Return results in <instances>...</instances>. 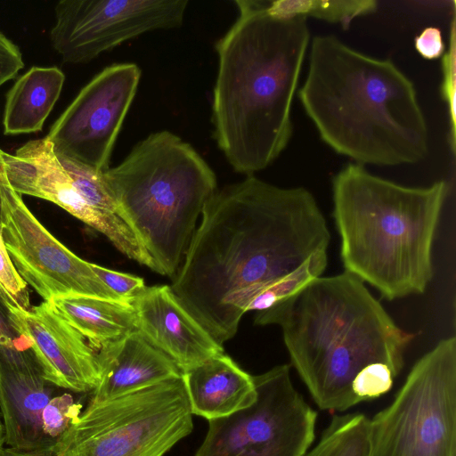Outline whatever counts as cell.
<instances>
[{"mask_svg": "<svg viewBox=\"0 0 456 456\" xmlns=\"http://www.w3.org/2000/svg\"><path fill=\"white\" fill-rule=\"evenodd\" d=\"M330 240L326 220L307 189L248 175L208 200L170 287L223 346L236 334L256 295L327 251Z\"/></svg>", "mask_w": 456, "mask_h": 456, "instance_id": "obj_1", "label": "cell"}, {"mask_svg": "<svg viewBox=\"0 0 456 456\" xmlns=\"http://www.w3.org/2000/svg\"><path fill=\"white\" fill-rule=\"evenodd\" d=\"M239 15L216 43L214 138L232 167L270 166L292 134L291 107L310 41L306 18H278L264 0L234 1Z\"/></svg>", "mask_w": 456, "mask_h": 456, "instance_id": "obj_2", "label": "cell"}, {"mask_svg": "<svg viewBox=\"0 0 456 456\" xmlns=\"http://www.w3.org/2000/svg\"><path fill=\"white\" fill-rule=\"evenodd\" d=\"M256 325L277 324L291 363L318 407L345 411L358 404L355 381L386 364L398 375L415 335L398 327L354 275L318 277L296 294L257 312Z\"/></svg>", "mask_w": 456, "mask_h": 456, "instance_id": "obj_3", "label": "cell"}, {"mask_svg": "<svg viewBox=\"0 0 456 456\" xmlns=\"http://www.w3.org/2000/svg\"><path fill=\"white\" fill-rule=\"evenodd\" d=\"M300 102L321 139L357 164H415L428 152V128L411 80L395 63L316 36Z\"/></svg>", "mask_w": 456, "mask_h": 456, "instance_id": "obj_4", "label": "cell"}, {"mask_svg": "<svg viewBox=\"0 0 456 456\" xmlns=\"http://www.w3.org/2000/svg\"><path fill=\"white\" fill-rule=\"evenodd\" d=\"M445 181L408 187L348 164L332 178L333 216L345 271L387 300L423 293L433 277L432 246L448 194Z\"/></svg>", "mask_w": 456, "mask_h": 456, "instance_id": "obj_5", "label": "cell"}, {"mask_svg": "<svg viewBox=\"0 0 456 456\" xmlns=\"http://www.w3.org/2000/svg\"><path fill=\"white\" fill-rule=\"evenodd\" d=\"M119 216L151 257L156 273L178 271L216 176L188 142L169 131L139 142L103 172Z\"/></svg>", "mask_w": 456, "mask_h": 456, "instance_id": "obj_6", "label": "cell"}, {"mask_svg": "<svg viewBox=\"0 0 456 456\" xmlns=\"http://www.w3.org/2000/svg\"><path fill=\"white\" fill-rule=\"evenodd\" d=\"M193 428L182 376L89 405L53 456H163Z\"/></svg>", "mask_w": 456, "mask_h": 456, "instance_id": "obj_7", "label": "cell"}, {"mask_svg": "<svg viewBox=\"0 0 456 456\" xmlns=\"http://www.w3.org/2000/svg\"><path fill=\"white\" fill-rule=\"evenodd\" d=\"M370 456H456V338L413 365L392 403L370 419Z\"/></svg>", "mask_w": 456, "mask_h": 456, "instance_id": "obj_8", "label": "cell"}, {"mask_svg": "<svg viewBox=\"0 0 456 456\" xmlns=\"http://www.w3.org/2000/svg\"><path fill=\"white\" fill-rule=\"evenodd\" d=\"M249 406L208 420L194 456H303L315 437L317 412L296 389L289 364L253 376Z\"/></svg>", "mask_w": 456, "mask_h": 456, "instance_id": "obj_9", "label": "cell"}, {"mask_svg": "<svg viewBox=\"0 0 456 456\" xmlns=\"http://www.w3.org/2000/svg\"><path fill=\"white\" fill-rule=\"evenodd\" d=\"M0 195V230L7 253L20 278L44 301L69 295L123 301L100 280L91 263L67 248L36 218L10 186L3 162Z\"/></svg>", "mask_w": 456, "mask_h": 456, "instance_id": "obj_10", "label": "cell"}, {"mask_svg": "<svg viewBox=\"0 0 456 456\" xmlns=\"http://www.w3.org/2000/svg\"><path fill=\"white\" fill-rule=\"evenodd\" d=\"M187 0H61L53 47L65 62L85 63L146 32L180 27Z\"/></svg>", "mask_w": 456, "mask_h": 456, "instance_id": "obj_11", "label": "cell"}, {"mask_svg": "<svg viewBox=\"0 0 456 456\" xmlns=\"http://www.w3.org/2000/svg\"><path fill=\"white\" fill-rule=\"evenodd\" d=\"M140 77L141 70L134 63H114L94 76L45 136L54 153L91 169L106 171Z\"/></svg>", "mask_w": 456, "mask_h": 456, "instance_id": "obj_12", "label": "cell"}, {"mask_svg": "<svg viewBox=\"0 0 456 456\" xmlns=\"http://www.w3.org/2000/svg\"><path fill=\"white\" fill-rule=\"evenodd\" d=\"M2 159L7 181L18 194L55 203L102 233L128 258L156 272L154 262L139 241L123 234L85 201L46 137L28 141L13 155L2 151Z\"/></svg>", "mask_w": 456, "mask_h": 456, "instance_id": "obj_13", "label": "cell"}, {"mask_svg": "<svg viewBox=\"0 0 456 456\" xmlns=\"http://www.w3.org/2000/svg\"><path fill=\"white\" fill-rule=\"evenodd\" d=\"M16 331L29 349L45 378L59 388L92 392L100 380L96 351L49 301L23 309L8 304Z\"/></svg>", "mask_w": 456, "mask_h": 456, "instance_id": "obj_14", "label": "cell"}, {"mask_svg": "<svg viewBox=\"0 0 456 456\" xmlns=\"http://www.w3.org/2000/svg\"><path fill=\"white\" fill-rule=\"evenodd\" d=\"M58 388L45 378L30 349L0 346V414L7 446L53 455L41 414Z\"/></svg>", "mask_w": 456, "mask_h": 456, "instance_id": "obj_15", "label": "cell"}, {"mask_svg": "<svg viewBox=\"0 0 456 456\" xmlns=\"http://www.w3.org/2000/svg\"><path fill=\"white\" fill-rule=\"evenodd\" d=\"M138 332L183 372L224 353L181 305L170 285L145 287L132 301Z\"/></svg>", "mask_w": 456, "mask_h": 456, "instance_id": "obj_16", "label": "cell"}, {"mask_svg": "<svg viewBox=\"0 0 456 456\" xmlns=\"http://www.w3.org/2000/svg\"><path fill=\"white\" fill-rule=\"evenodd\" d=\"M96 356L100 380L92 391L89 405L182 376L175 362L138 331L103 346Z\"/></svg>", "mask_w": 456, "mask_h": 456, "instance_id": "obj_17", "label": "cell"}, {"mask_svg": "<svg viewBox=\"0 0 456 456\" xmlns=\"http://www.w3.org/2000/svg\"><path fill=\"white\" fill-rule=\"evenodd\" d=\"M191 412L208 420L230 415L256 398L253 376L224 353L182 373Z\"/></svg>", "mask_w": 456, "mask_h": 456, "instance_id": "obj_18", "label": "cell"}, {"mask_svg": "<svg viewBox=\"0 0 456 456\" xmlns=\"http://www.w3.org/2000/svg\"><path fill=\"white\" fill-rule=\"evenodd\" d=\"M64 80L63 72L56 67H32L20 77L6 95L4 133L41 131L59 99Z\"/></svg>", "mask_w": 456, "mask_h": 456, "instance_id": "obj_19", "label": "cell"}, {"mask_svg": "<svg viewBox=\"0 0 456 456\" xmlns=\"http://www.w3.org/2000/svg\"><path fill=\"white\" fill-rule=\"evenodd\" d=\"M48 301L95 351L138 331L132 303L78 295L54 297Z\"/></svg>", "mask_w": 456, "mask_h": 456, "instance_id": "obj_20", "label": "cell"}, {"mask_svg": "<svg viewBox=\"0 0 456 456\" xmlns=\"http://www.w3.org/2000/svg\"><path fill=\"white\" fill-rule=\"evenodd\" d=\"M370 419L363 413L336 414L319 442L303 456H370Z\"/></svg>", "mask_w": 456, "mask_h": 456, "instance_id": "obj_21", "label": "cell"}, {"mask_svg": "<svg viewBox=\"0 0 456 456\" xmlns=\"http://www.w3.org/2000/svg\"><path fill=\"white\" fill-rule=\"evenodd\" d=\"M267 12L278 18L313 17L339 23L344 28L357 17L374 12L375 0H277L265 1Z\"/></svg>", "mask_w": 456, "mask_h": 456, "instance_id": "obj_22", "label": "cell"}, {"mask_svg": "<svg viewBox=\"0 0 456 456\" xmlns=\"http://www.w3.org/2000/svg\"><path fill=\"white\" fill-rule=\"evenodd\" d=\"M327 265V251L313 255L297 270L256 295L247 305L245 312H261L291 297L320 277Z\"/></svg>", "mask_w": 456, "mask_h": 456, "instance_id": "obj_23", "label": "cell"}, {"mask_svg": "<svg viewBox=\"0 0 456 456\" xmlns=\"http://www.w3.org/2000/svg\"><path fill=\"white\" fill-rule=\"evenodd\" d=\"M81 409L82 404L69 393L53 395L44 408L41 414L42 429L53 446V453L59 442L82 412Z\"/></svg>", "mask_w": 456, "mask_h": 456, "instance_id": "obj_24", "label": "cell"}, {"mask_svg": "<svg viewBox=\"0 0 456 456\" xmlns=\"http://www.w3.org/2000/svg\"><path fill=\"white\" fill-rule=\"evenodd\" d=\"M443 81L441 85V94L446 102L449 110V144L452 151L455 152V90H456V69H455V19H452L451 25V37L449 50L442 56Z\"/></svg>", "mask_w": 456, "mask_h": 456, "instance_id": "obj_25", "label": "cell"}, {"mask_svg": "<svg viewBox=\"0 0 456 456\" xmlns=\"http://www.w3.org/2000/svg\"><path fill=\"white\" fill-rule=\"evenodd\" d=\"M91 266L100 280L125 302L132 303L146 287L141 277L110 270L93 263Z\"/></svg>", "mask_w": 456, "mask_h": 456, "instance_id": "obj_26", "label": "cell"}, {"mask_svg": "<svg viewBox=\"0 0 456 456\" xmlns=\"http://www.w3.org/2000/svg\"><path fill=\"white\" fill-rule=\"evenodd\" d=\"M23 66L19 47L0 33V86L13 78Z\"/></svg>", "mask_w": 456, "mask_h": 456, "instance_id": "obj_27", "label": "cell"}, {"mask_svg": "<svg viewBox=\"0 0 456 456\" xmlns=\"http://www.w3.org/2000/svg\"><path fill=\"white\" fill-rule=\"evenodd\" d=\"M417 52L425 59L435 60L445 53L442 32L436 27H427L414 40Z\"/></svg>", "mask_w": 456, "mask_h": 456, "instance_id": "obj_28", "label": "cell"}, {"mask_svg": "<svg viewBox=\"0 0 456 456\" xmlns=\"http://www.w3.org/2000/svg\"><path fill=\"white\" fill-rule=\"evenodd\" d=\"M8 304L0 297V346L29 349L28 341L16 331L11 322Z\"/></svg>", "mask_w": 456, "mask_h": 456, "instance_id": "obj_29", "label": "cell"}, {"mask_svg": "<svg viewBox=\"0 0 456 456\" xmlns=\"http://www.w3.org/2000/svg\"><path fill=\"white\" fill-rule=\"evenodd\" d=\"M0 456H44L36 452L20 451L12 447H3L0 450Z\"/></svg>", "mask_w": 456, "mask_h": 456, "instance_id": "obj_30", "label": "cell"}, {"mask_svg": "<svg viewBox=\"0 0 456 456\" xmlns=\"http://www.w3.org/2000/svg\"><path fill=\"white\" fill-rule=\"evenodd\" d=\"M4 444H5L4 428L2 417L0 414V450L4 447Z\"/></svg>", "mask_w": 456, "mask_h": 456, "instance_id": "obj_31", "label": "cell"}, {"mask_svg": "<svg viewBox=\"0 0 456 456\" xmlns=\"http://www.w3.org/2000/svg\"><path fill=\"white\" fill-rule=\"evenodd\" d=\"M0 297L3 298L5 302L14 305L13 302L9 298V297L4 293V291L0 287Z\"/></svg>", "mask_w": 456, "mask_h": 456, "instance_id": "obj_32", "label": "cell"}, {"mask_svg": "<svg viewBox=\"0 0 456 456\" xmlns=\"http://www.w3.org/2000/svg\"><path fill=\"white\" fill-rule=\"evenodd\" d=\"M2 150H0V165L2 164L3 162V159H2ZM0 206H1V195H0Z\"/></svg>", "mask_w": 456, "mask_h": 456, "instance_id": "obj_33", "label": "cell"}]
</instances>
